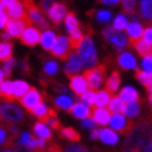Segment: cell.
<instances>
[{
    "label": "cell",
    "mask_w": 152,
    "mask_h": 152,
    "mask_svg": "<svg viewBox=\"0 0 152 152\" xmlns=\"http://www.w3.org/2000/svg\"><path fill=\"white\" fill-rule=\"evenodd\" d=\"M117 63L121 69L124 70H137V60L134 57L130 52H123V53H120L119 57H117Z\"/></svg>",
    "instance_id": "cell-15"
},
{
    "label": "cell",
    "mask_w": 152,
    "mask_h": 152,
    "mask_svg": "<svg viewBox=\"0 0 152 152\" xmlns=\"http://www.w3.org/2000/svg\"><path fill=\"white\" fill-rule=\"evenodd\" d=\"M105 73H106L105 64L95 66L92 69H88L87 71L84 73V77H85V80H87V83L91 89L101 88V85L103 84V78H105Z\"/></svg>",
    "instance_id": "cell-6"
},
{
    "label": "cell",
    "mask_w": 152,
    "mask_h": 152,
    "mask_svg": "<svg viewBox=\"0 0 152 152\" xmlns=\"http://www.w3.org/2000/svg\"><path fill=\"white\" fill-rule=\"evenodd\" d=\"M135 3H137V0H121V6H123L124 13L134 14V11H135Z\"/></svg>",
    "instance_id": "cell-42"
},
{
    "label": "cell",
    "mask_w": 152,
    "mask_h": 152,
    "mask_svg": "<svg viewBox=\"0 0 152 152\" xmlns=\"http://www.w3.org/2000/svg\"><path fill=\"white\" fill-rule=\"evenodd\" d=\"M53 3H55V0H42V9L45 10V11H48Z\"/></svg>",
    "instance_id": "cell-52"
},
{
    "label": "cell",
    "mask_w": 152,
    "mask_h": 152,
    "mask_svg": "<svg viewBox=\"0 0 152 152\" xmlns=\"http://www.w3.org/2000/svg\"><path fill=\"white\" fill-rule=\"evenodd\" d=\"M81 126H83L84 129H95V126H96V121L94 119H91V117H87V119H83V123H81Z\"/></svg>",
    "instance_id": "cell-44"
},
{
    "label": "cell",
    "mask_w": 152,
    "mask_h": 152,
    "mask_svg": "<svg viewBox=\"0 0 152 152\" xmlns=\"http://www.w3.org/2000/svg\"><path fill=\"white\" fill-rule=\"evenodd\" d=\"M147 89H148V92H149V94H152V85H149V87H147Z\"/></svg>",
    "instance_id": "cell-60"
},
{
    "label": "cell",
    "mask_w": 152,
    "mask_h": 152,
    "mask_svg": "<svg viewBox=\"0 0 152 152\" xmlns=\"http://www.w3.org/2000/svg\"><path fill=\"white\" fill-rule=\"evenodd\" d=\"M70 49H73L71 43H70V38L57 37L55 41V45L52 46L50 52H52V55L59 57V59H67Z\"/></svg>",
    "instance_id": "cell-9"
},
{
    "label": "cell",
    "mask_w": 152,
    "mask_h": 152,
    "mask_svg": "<svg viewBox=\"0 0 152 152\" xmlns=\"http://www.w3.org/2000/svg\"><path fill=\"white\" fill-rule=\"evenodd\" d=\"M141 67H142L144 71H147V73H152V55L142 56Z\"/></svg>",
    "instance_id": "cell-43"
},
{
    "label": "cell",
    "mask_w": 152,
    "mask_h": 152,
    "mask_svg": "<svg viewBox=\"0 0 152 152\" xmlns=\"http://www.w3.org/2000/svg\"><path fill=\"white\" fill-rule=\"evenodd\" d=\"M70 88H71V91H73L75 95L80 96V95H83L85 91H88L89 85H88L85 77L74 74V75H70Z\"/></svg>",
    "instance_id": "cell-14"
},
{
    "label": "cell",
    "mask_w": 152,
    "mask_h": 152,
    "mask_svg": "<svg viewBox=\"0 0 152 152\" xmlns=\"http://www.w3.org/2000/svg\"><path fill=\"white\" fill-rule=\"evenodd\" d=\"M4 73H3V70H0V83H3L4 81Z\"/></svg>",
    "instance_id": "cell-59"
},
{
    "label": "cell",
    "mask_w": 152,
    "mask_h": 152,
    "mask_svg": "<svg viewBox=\"0 0 152 152\" xmlns=\"http://www.w3.org/2000/svg\"><path fill=\"white\" fill-rule=\"evenodd\" d=\"M46 13H48V15H49V18L52 20V23L55 24V25H59V24L66 18V15H67V9H66L64 4L56 3L55 1Z\"/></svg>",
    "instance_id": "cell-11"
},
{
    "label": "cell",
    "mask_w": 152,
    "mask_h": 152,
    "mask_svg": "<svg viewBox=\"0 0 152 152\" xmlns=\"http://www.w3.org/2000/svg\"><path fill=\"white\" fill-rule=\"evenodd\" d=\"M152 140V123L141 121L127 134L124 149L129 152H144V148Z\"/></svg>",
    "instance_id": "cell-1"
},
{
    "label": "cell",
    "mask_w": 152,
    "mask_h": 152,
    "mask_svg": "<svg viewBox=\"0 0 152 152\" xmlns=\"http://www.w3.org/2000/svg\"><path fill=\"white\" fill-rule=\"evenodd\" d=\"M142 39L145 42H148V43H151V45H152V27H148V28H145V29H144Z\"/></svg>",
    "instance_id": "cell-47"
},
{
    "label": "cell",
    "mask_w": 152,
    "mask_h": 152,
    "mask_svg": "<svg viewBox=\"0 0 152 152\" xmlns=\"http://www.w3.org/2000/svg\"><path fill=\"white\" fill-rule=\"evenodd\" d=\"M144 152H152V140L147 144V145H145V148H144Z\"/></svg>",
    "instance_id": "cell-57"
},
{
    "label": "cell",
    "mask_w": 152,
    "mask_h": 152,
    "mask_svg": "<svg viewBox=\"0 0 152 152\" xmlns=\"http://www.w3.org/2000/svg\"><path fill=\"white\" fill-rule=\"evenodd\" d=\"M131 46L135 49V50L138 52L141 56H147V55H152V45L151 43H148L145 42L144 39H137V41H134L133 43H130Z\"/></svg>",
    "instance_id": "cell-23"
},
{
    "label": "cell",
    "mask_w": 152,
    "mask_h": 152,
    "mask_svg": "<svg viewBox=\"0 0 152 152\" xmlns=\"http://www.w3.org/2000/svg\"><path fill=\"white\" fill-rule=\"evenodd\" d=\"M23 120V112L18 106L9 103H0V121L6 124H14Z\"/></svg>",
    "instance_id": "cell-3"
},
{
    "label": "cell",
    "mask_w": 152,
    "mask_h": 152,
    "mask_svg": "<svg viewBox=\"0 0 152 152\" xmlns=\"http://www.w3.org/2000/svg\"><path fill=\"white\" fill-rule=\"evenodd\" d=\"M91 138H92V140H98V138H99V130L92 129V131H91Z\"/></svg>",
    "instance_id": "cell-56"
},
{
    "label": "cell",
    "mask_w": 152,
    "mask_h": 152,
    "mask_svg": "<svg viewBox=\"0 0 152 152\" xmlns=\"http://www.w3.org/2000/svg\"><path fill=\"white\" fill-rule=\"evenodd\" d=\"M103 38L112 43L116 49H124L130 45V39L126 34H123L120 29H116L115 27H107L103 29Z\"/></svg>",
    "instance_id": "cell-5"
},
{
    "label": "cell",
    "mask_w": 152,
    "mask_h": 152,
    "mask_svg": "<svg viewBox=\"0 0 152 152\" xmlns=\"http://www.w3.org/2000/svg\"><path fill=\"white\" fill-rule=\"evenodd\" d=\"M149 105H151V107H152V94H151V96H149Z\"/></svg>",
    "instance_id": "cell-61"
},
{
    "label": "cell",
    "mask_w": 152,
    "mask_h": 152,
    "mask_svg": "<svg viewBox=\"0 0 152 152\" xmlns=\"http://www.w3.org/2000/svg\"><path fill=\"white\" fill-rule=\"evenodd\" d=\"M3 73H4V77H10V74H11V69H9V67H6V66H4Z\"/></svg>",
    "instance_id": "cell-58"
},
{
    "label": "cell",
    "mask_w": 152,
    "mask_h": 152,
    "mask_svg": "<svg viewBox=\"0 0 152 152\" xmlns=\"http://www.w3.org/2000/svg\"><path fill=\"white\" fill-rule=\"evenodd\" d=\"M109 124H110L112 129L115 130V131H117L119 134H126V135H127V134L134 129L135 123L131 121V120H129L124 115H121V113H113V115L110 116Z\"/></svg>",
    "instance_id": "cell-7"
},
{
    "label": "cell",
    "mask_w": 152,
    "mask_h": 152,
    "mask_svg": "<svg viewBox=\"0 0 152 152\" xmlns=\"http://www.w3.org/2000/svg\"><path fill=\"white\" fill-rule=\"evenodd\" d=\"M127 25H129V20H127V17H126L124 14H119V15H116L115 20H113V27H115L116 29L123 31V29L127 28Z\"/></svg>",
    "instance_id": "cell-38"
},
{
    "label": "cell",
    "mask_w": 152,
    "mask_h": 152,
    "mask_svg": "<svg viewBox=\"0 0 152 152\" xmlns=\"http://www.w3.org/2000/svg\"><path fill=\"white\" fill-rule=\"evenodd\" d=\"M70 112H71L73 116H75L77 119H87V117H91V115H92V110L89 109V106L83 103V102L74 103L73 107L70 109Z\"/></svg>",
    "instance_id": "cell-19"
},
{
    "label": "cell",
    "mask_w": 152,
    "mask_h": 152,
    "mask_svg": "<svg viewBox=\"0 0 152 152\" xmlns=\"http://www.w3.org/2000/svg\"><path fill=\"white\" fill-rule=\"evenodd\" d=\"M127 117H137L140 115V103L137 101L133 102H126L124 112H123Z\"/></svg>",
    "instance_id": "cell-34"
},
{
    "label": "cell",
    "mask_w": 152,
    "mask_h": 152,
    "mask_svg": "<svg viewBox=\"0 0 152 152\" xmlns=\"http://www.w3.org/2000/svg\"><path fill=\"white\" fill-rule=\"evenodd\" d=\"M21 71H24L25 74L29 73V66H28L27 61H23V63H21Z\"/></svg>",
    "instance_id": "cell-55"
},
{
    "label": "cell",
    "mask_w": 152,
    "mask_h": 152,
    "mask_svg": "<svg viewBox=\"0 0 152 152\" xmlns=\"http://www.w3.org/2000/svg\"><path fill=\"white\" fill-rule=\"evenodd\" d=\"M119 1L120 0H101L102 4H106V6H116Z\"/></svg>",
    "instance_id": "cell-54"
},
{
    "label": "cell",
    "mask_w": 152,
    "mask_h": 152,
    "mask_svg": "<svg viewBox=\"0 0 152 152\" xmlns=\"http://www.w3.org/2000/svg\"><path fill=\"white\" fill-rule=\"evenodd\" d=\"M95 95H96L95 91H85L83 95H80V99H81V102L85 103V105L92 106L94 103H95Z\"/></svg>",
    "instance_id": "cell-39"
},
{
    "label": "cell",
    "mask_w": 152,
    "mask_h": 152,
    "mask_svg": "<svg viewBox=\"0 0 152 152\" xmlns=\"http://www.w3.org/2000/svg\"><path fill=\"white\" fill-rule=\"evenodd\" d=\"M41 35L42 34L39 32L38 28H34L31 25H28L20 38H21L24 45H27V46H35V45H38L41 42Z\"/></svg>",
    "instance_id": "cell-12"
},
{
    "label": "cell",
    "mask_w": 152,
    "mask_h": 152,
    "mask_svg": "<svg viewBox=\"0 0 152 152\" xmlns=\"http://www.w3.org/2000/svg\"><path fill=\"white\" fill-rule=\"evenodd\" d=\"M64 23H66V28H67L69 34L73 32L74 29L80 28V23L74 13H67V15H66V18H64Z\"/></svg>",
    "instance_id": "cell-35"
},
{
    "label": "cell",
    "mask_w": 152,
    "mask_h": 152,
    "mask_svg": "<svg viewBox=\"0 0 152 152\" xmlns=\"http://www.w3.org/2000/svg\"><path fill=\"white\" fill-rule=\"evenodd\" d=\"M126 102L121 99L120 96L110 98V101L107 103V109L110 110V113H123L124 112Z\"/></svg>",
    "instance_id": "cell-26"
},
{
    "label": "cell",
    "mask_w": 152,
    "mask_h": 152,
    "mask_svg": "<svg viewBox=\"0 0 152 152\" xmlns=\"http://www.w3.org/2000/svg\"><path fill=\"white\" fill-rule=\"evenodd\" d=\"M7 17H9V15H7V13H4V11H0V29L6 27V24H7V21H9V20H7Z\"/></svg>",
    "instance_id": "cell-50"
},
{
    "label": "cell",
    "mask_w": 152,
    "mask_h": 152,
    "mask_svg": "<svg viewBox=\"0 0 152 152\" xmlns=\"http://www.w3.org/2000/svg\"><path fill=\"white\" fill-rule=\"evenodd\" d=\"M6 10H7V15L10 18H25V17H28L27 10L24 7L23 1H18V0L10 7H7Z\"/></svg>",
    "instance_id": "cell-17"
},
{
    "label": "cell",
    "mask_w": 152,
    "mask_h": 152,
    "mask_svg": "<svg viewBox=\"0 0 152 152\" xmlns=\"http://www.w3.org/2000/svg\"><path fill=\"white\" fill-rule=\"evenodd\" d=\"M92 119L99 126L109 124V121H110V110L105 109V107H96L95 110H92Z\"/></svg>",
    "instance_id": "cell-18"
},
{
    "label": "cell",
    "mask_w": 152,
    "mask_h": 152,
    "mask_svg": "<svg viewBox=\"0 0 152 152\" xmlns=\"http://www.w3.org/2000/svg\"><path fill=\"white\" fill-rule=\"evenodd\" d=\"M60 133H61L63 137H66V138L70 140V141H74V142L80 141V138H81V135L78 134V131H77V130H74L73 127H66V129H61L60 130Z\"/></svg>",
    "instance_id": "cell-37"
},
{
    "label": "cell",
    "mask_w": 152,
    "mask_h": 152,
    "mask_svg": "<svg viewBox=\"0 0 152 152\" xmlns=\"http://www.w3.org/2000/svg\"><path fill=\"white\" fill-rule=\"evenodd\" d=\"M55 41H56V35L53 31L46 29V31L41 35V45L45 50H50L52 46L55 45Z\"/></svg>",
    "instance_id": "cell-25"
},
{
    "label": "cell",
    "mask_w": 152,
    "mask_h": 152,
    "mask_svg": "<svg viewBox=\"0 0 152 152\" xmlns=\"http://www.w3.org/2000/svg\"><path fill=\"white\" fill-rule=\"evenodd\" d=\"M31 113L35 115L38 119L41 120V121H43V123H48V121L50 120V116L48 115V107L45 106V103H42V102L34 107L32 110H31Z\"/></svg>",
    "instance_id": "cell-29"
},
{
    "label": "cell",
    "mask_w": 152,
    "mask_h": 152,
    "mask_svg": "<svg viewBox=\"0 0 152 152\" xmlns=\"http://www.w3.org/2000/svg\"><path fill=\"white\" fill-rule=\"evenodd\" d=\"M11 147H13L14 152H34V151H31V148H29V147L23 145V144H15V142H14Z\"/></svg>",
    "instance_id": "cell-45"
},
{
    "label": "cell",
    "mask_w": 152,
    "mask_h": 152,
    "mask_svg": "<svg viewBox=\"0 0 152 152\" xmlns=\"http://www.w3.org/2000/svg\"><path fill=\"white\" fill-rule=\"evenodd\" d=\"M48 123H49V124H50L52 127H53V129H56V130H61V124L59 123V120L56 119V117H52V119L49 120Z\"/></svg>",
    "instance_id": "cell-51"
},
{
    "label": "cell",
    "mask_w": 152,
    "mask_h": 152,
    "mask_svg": "<svg viewBox=\"0 0 152 152\" xmlns=\"http://www.w3.org/2000/svg\"><path fill=\"white\" fill-rule=\"evenodd\" d=\"M17 0H0V3H1V6L4 7V9H7V7H10L11 4H14Z\"/></svg>",
    "instance_id": "cell-53"
},
{
    "label": "cell",
    "mask_w": 152,
    "mask_h": 152,
    "mask_svg": "<svg viewBox=\"0 0 152 152\" xmlns=\"http://www.w3.org/2000/svg\"><path fill=\"white\" fill-rule=\"evenodd\" d=\"M29 85H28L25 81H14L13 83V92L15 98H23L25 94L28 92L29 89Z\"/></svg>",
    "instance_id": "cell-32"
},
{
    "label": "cell",
    "mask_w": 152,
    "mask_h": 152,
    "mask_svg": "<svg viewBox=\"0 0 152 152\" xmlns=\"http://www.w3.org/2000/svg\"><path fill=\"white\" fill-rule=\"evenodd\" d=\"M32 134H28V133H24L21 137H20V144H23V145H28V144L31 142V140H32Z\"/></svg>",
    "instance_id": "cell-48"
},
{
    "label": "cell",
    "mask_w": 152,
    "mask_h": 152,
    "mask_svg": "<svg viewBox=\"0 0 152 152\" xmlns=\"http://www.w3.org/2000/svg\"><path fill=\"white\" fill-rule=\"evenodd\" d=\"M66 152H88V149L83 145H78V144H74V145H70Z\"/></svg>",
    "instance_id": "cell-46"
},
{
    "label": "cell",
    "mask_w": 152,
    "mask_h": 152,
    "mask_svg": "<svg viewBox=\"0 0 152 152\" xmlns=\"http://www.w3.org/2000/svg\"><path fill=\"white\" fill-rule=\"evenodd\" d=\"M13 55V45L10 42H0V61H7Z\"/></svg>",
    "instance_id": "cell-31"
},
{
    "label": "cell",
    "mask_w": 152,
    "mask_h": 152,
    "mask_svg": "<svg viewBox=\"0 0 152 152\" xmlns=\"http://www.w3.org/2000/svg\"><path fill=\"white\" fill-rule=\"evenodd\" d=\"M0 98L7 102H13L17 99L13 92V83H10V81L0 83Z\"/></svg>",
    "instance_id": "cell-22"
},
{
    "label": "cell",
    "mask_w": 152,
    "mask_h": 152,
    "mask_svg": "<svg viewBox=\"0 0 152 152\" xmlns=\"http://www.w3.org/2000/svg\"><path fill=\"white\" fill-rule=\"evenodd\" d=\"M6 152H10V151H6Z\"/></svg>",
    "instance_id": "cell-62"
},
{
    "label": "cell",
    "mask_w": 152,
    "mask_h": 152,
    "mask_svg": "<svg viewBox=\"0 0 152 152\" xmlns=\"http://www.w3.org/2000/svg\"><path fill=\"white\" fill-rule=\"evenodd\" d=\"M23 4L27 10V14L31 23L35 24L38 28H42V29H48L49 28V23L48 20L45 18V15L42 14V11L38 9V6L34 3V0H23Z\"/></svg>",
    "instance_id": "cell-4"
},
{
    "label": "cell",
    "mask_w": 152,
    "mask_h": 152,
    "mask_svg": "<svg viewBox=\"0 0 152 152\" xmlns=\"http://www.w3.org/2000/svg\"><path fill=\"white\" fill-rule=\"evenodd\" d=\"M53 102H55V105L57 106L59 109H63V110H70L74 105L73 98L70 96V95H67V94H61L60 96L55 98Z\"/></svg>",
    "instance_id": "cell-24"
},
{
    "label": "cell",
    "mask_w": 152,
    "mask_h": 152,
    "mask_svg": "<svg viewBox=\"0 0 152 152\" xmlns=\"http://www.w3.org/2000/svg\"><path fill=\"white\" fill-rule=\"evenodd\" d=\"M126 31L129 34V39H130V43H133L134 41H137L140 38H142V25L138 23V21H133V23H130L126 28Z\"/></svg>",
    "instance_id": "cell-20"
},
{
    "label": "cell",
    "mask_w": 152,
    "mask_h": 152,
    "mask_svg": "<svg viewBox=\"0 0 152 152\" xmlns=\"http://www.w3.org/2000/svg\"><path fill=\"white\" fill-rule=\"evenodd\" d=\"M110 101V92L106 89V91H99L95 95V103L94 105L96 107H105Z\"/></svg>",
    "instance_id": "cell-33"
},
{
    "label": "cell",
    "mask_w": 152,
    "mask_h": 152,
    "mask_svg": "<svg viewBox=\"0 0 152 152\" xmlns=\"http://www.w3.org/2000/svg\"><path fill=\"white\" fill-rule=\"evenodd\" d=\"M46 149H48V152H63L61 151V148H60V145L59 144H56V142L49 144V145L46 147Z\"/></svg>",
    "instance_id": "cell-49"
},
{
    "label": "cell",
    "mask_w": 152,
    "mask_h": 152,
    "mask_svg": "<svg viewBox=\"0 0 152 152\" xmlns=\"http://www.w3.org/2000/svg\"><path fill=\"white\" fill-rule=\"evenodd\" d=\"M140 13L144 20L152 21V0H140Z\"/></svg>",
    "instance_id": "cell-28"
},
{
    "label": "cell",
    "mask_w": 152,
    "mask_h": 152,
    "mask_svg": "<svg viewBox=\"0 0 152 152\" xmlns=\"http://www.w3.org/2000/svg\"><path fill=\"white\" fill-rule=\"evenodd\" d=\"M120 87V74L117 71H113L110 74V77L106 81V89L109 92H117V89Z\"/></svg>",
    "instance_id": "cell-30"
},
{
    "label": "cell",
    "mask_w": 152,
    "mask_h": 152,
    "mask_svg": "<svg viewBox=\"0 0 152 152\" xmlns=\"http://www.w3.org/2000/svg\"><path fill=\"white\" fill-rule=\"evenodd\" d=\"M57 70H59V66H57V63L53 61V60L46 61L45 66H43V71H45L48 75H53V74H56L57 73Z\"/></svg>",
    "instance_id": "cell-41"
},
{
    "label": "cell",
    "mask_w": 152,
    "mask_h": 152,
    "mask_svg": "<svg viewBox=\"0 0 152 152\" xmlns=\"http://www.w3.org/2000/svg\"><path fill=\"white\" fill-rule=\"evenodd\" d=\"M20 99H21V101H20V103H21V105H23L27 110L31 112L35 106L39 105V103L42 102V95L38 92L37 88L31 87L29 89H28V92L25 94L23 98H20Z\"/></svg>",
    "instance_id": "cell-10"
},
{
    "label": "cell",
    "mask_w": 152,
    "mask_h": 152,
    "mask_svg": "<svg viewBox=\"0 0 152 152\" xmlns=\"http://www.w3.org/2000/svg\"><path fill=\"white\" fill-rule=\"evenodd\" d=\"M78 50V55L83 60V66L87 67V69H92L95 67L98 61L96 57V48H95V43L91 39V37H84L81 43L77 48Z\"/></svg>",
    "instance_id": "cell-2"
},
{
    "label": "cell",
    "mask_w": 152,
    "mask_h": 152,
    "mask_svg": "<svg viewBox=\"0 0 152 152\" xmlns=\"http://www.w3.org/2000/svg\"><path fill=\"white\" fill-rule=\"evenodd\" d=\"M31 20L29 17H25V18H10L6 24V32L9 34L10 37L14 38H20L23 35V32L25 31V28L28 25H31Z\"/></svg>",
    "instance_id": "cell-8"
},
{
    "label": "cell",
    "mask_w": 152,
    "mask_h": 152,
    "mask_svg": "<svg viewBox=\"0 0 152 152\" xmlns=\"http://www.w3.org/2000/svg\"><path fill=\"white\" fill-rule=\"evenodd\" d=\"M99 138L106 145H116L119 142V134L113 129H102L99 130Z\"/></svg>",
    "instance_id": "cell-16"
},
{
    "label": "cell",
    "mask_w": 152,
    "mask_h": 152,
    "mask_svg": "<svg viewBox=\"0 0 152 152\" xmlns=\"http://www.w3.org/2000/svg\"><path fill=\"white\" fill-rule=\"evenodd\" d=\"M121 99L124 102H133V101H138V92L137 89L134 87H124L121 91H120V95H119Z\"/></svg>",
    "instance_id": "cell-27"
},
{
    "label": "cell",
    "mask_w": 152,
    "mask_h": 152,
    "mask_svg": "<svg viewBox=\"0 0 152 152\" xmlns=\"http://www.w3.org/2000/svg\"><path fill=\"white\" fill-rule=\"evenodd\" d=\"M95 17H96L98 23L107 24L112 20V13H110V11H107V10H99V11H96Z\"/></svg>",
    "instance_id": "cell-40"
},
{
    "label": "cell",
    "mask_w": 152,
    "mask_h": 152,
    "mask_svg": "<svg viewBox=\"0 0 152 152\" xmlns=\"http://www.w3.org/2000/svg\"><path fill=\"white\" fill-rule=\"evenodd\" d=\"M135 78L138 80L140 83L147 88L152 84V73H147V71H144V70L142 71L137 70V71H135Z\"/></svg>",
    "instance_id": "cell-36"
},
{
    "label": "cell",
    "mask_w": 152,
    "mask_h": 152,
    "mask_svg": "<svg viewBox=\"0 0 152 152\" xmlns=\"http://www.w3.org/2000/svg\"><path fill=\"white\" fill-rule=\"evenodd\" d=\"M34 134L37 135L38 138H42L45 140V141H49V140H52V131L48 127L43 121H38L37 124L34 126Z\"/></svg>",
    "instance_id": "cell-21"
},
{
    "label": "cell",
    "mask_w": 152,
    "mask_h": 152,
    "mask_svg": "<svg viewBox=\"0 0 152 152\" xmlns=\"http://www.w3.org/2000/svg\"><path fill=\"white\" fill-rule=\"evenodd\" d=\"M83 60L80 57V55L77 53H71L67 57V61H66V69H64V73L67 75H74V74H77L80 70L83 69Z\"/></svg>",
    "instance_id": "cell-13"
}]
</instances>
